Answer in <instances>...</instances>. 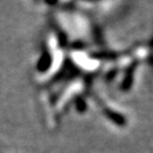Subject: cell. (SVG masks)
Returning a JSON list of instances; mask_svg holds the SVG:
<instances>
[{
	"mask_svg": "<svg viewBox=\"0 0 153 153\" xmlns=\"http://www.w3.org/2000/svg\"><path fill=\"white\" fill-rule=\"evenodd\" d=\"M96 101L98 104L99 108H100L101 113L104 116L106 120L111 122L112 124L116 126V127L123 128L128 124V117L126 116L123 112L119 110L118 108L114 106V105L108 103L105 100H103L101 97L95 95Z\"/></svg>",
	"mask_w": 153,
	"mask_h": 153,
	"instance_id": "cell-1",
	"label": "cell"
}]
</instances>
